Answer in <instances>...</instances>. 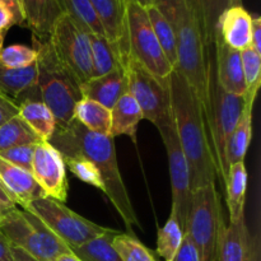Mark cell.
<instances>
[{"label": "cell", "mask_w": 261, "mask_h": 261, "mask_svg": "<svg viewBox=\"0 0 261 261\" xmlns=\"http://www.w3.org/2000/svg\"><path fill=\"white\" fill-rule=\"evenodd\" d=\"M244 107V97L226 93L217 84L216 78H213L206 129H208L212 152L216 162L217 175L222 180L223 185H226L227 173H228L224 161L226 145L240 117L242 116Z\"/></svg>", "instance_id": "cell-9"}, {"label": "cell", "mask_w": 261, "mask_h": 261, "mask_svg": "<svg viewBox=\"0 0 261 261\" xmlns=\"http://www.w3.org/2000/svg\"><path fill=\"white\" fill-rule=\"evenodd\" d=\"M0 4L4 5L9 13L12 14L14 24L17 25H25L24 15H23L22 7H20L19 0H0Z\"/></svg>", "instance_id": "cell-41"}, {"label": "cell", "mask_w": 261, "mask_h": 261, "mask_svg": "<svg viewBox=\"0 0 261 261\" xmlns=\"http://www.w3.org/2000/svg\"><path fill=\"white\" fill-rule=\"evenodd\" d=\"M64 14L69 15L86 32L103 36L105 31L89 0H58Z\"/></svg>", "instance_id": "cell-31"}, {"label": "cell", "mask_w": 261, "mask_h": 261, "mask_svg": "<svg viewBox=\"0 0 261 261\" xmlns=\"http://www.w3.org/2000/svg\"><path fill=\"white\" fill-rule=\"evenodd\" d=\"M31 172L46 196L65 203L69 190L66 166L59 150L51 143L41 142L36 145Z\"/></svg>", "instance_id": "cell-13"}, {"label": "cell", "mask_w": 261, "mask_h": 261, "mask_svg": "<svg viewBox=\"0 0 261 261\" xmlns=\"http://www.w3.org/2000/svg\"><path fill=\"white\" fill-rule=\"evenodd\" d=\"M127 92L135 98L144 120L152 122L158 132L173 125L170 86H165L132 58L124 63Z\"/></svg>", "instance_id": "cell-10"}, {"label": "cell", "mask_w": 261, "mask_h": 261, "mask_svg": "<svg viewBox=\"0 0 261 261\" xmlns=\"http://www.w3.org/2000/svg\"><path fill=\"white\" fill-rule=\"evenodd\" d=\"M103 27L106 38L114 46L124 66L127 58L126 7L127 0H89Z\"/></svg>", "instance_id": "cell-15"}, {"label": "cell", "mask_w": 261, "mask_h": 261, "mask_svg": "<svg viewBox=\"0 0 261 261\" xmlns=\"http://www.w3.org/2000/svg\"><path fill=\"white\" fill-rule=\"evenodd\" d=\"M83 98L92 99L111 110L119 98L127 93V81L122 66L105 75L91 78L81 84Z\"/></svg>", "instance_id": "cell-20"}, {"label": "cell", "mask_w": 261, "mask_h": 261, "mask_svg": "<svg viewBox=\"0 0 261 261\" xmlns=\"http://www.w3.org/2000/svg\"><path fill=\"white\" fill-rule=\"evenodd\" d=\"M214 78L226 93L241 97L246 93L241 51L228 47L218 37L214 45Z\"/></svg>", "instance_id": "cell-16"}, {"label": "cell", "mask_w": 261, "mask_h": 261, "mask_svg": "<svg viewBox=\"0 0 261 261\" xmlns=\"http://www.w3.org/2000/svg\"><path fill=\"white\" fill-rule=\"evenodd\" d=\"M0 234L13 247L24 250L38 261H55L70 249L28 209L15 206L0 217Z\"/></svg>", "instance_id": "cell-5"}, {"label": "cell", "mask_w": 261, "mask_h": 261, "mask_svg": "<svg viewBox=\"0 0 261 261\" xmlns=\"http://www.w3.org/2000/svg\"><path fill=\"white\" fill-rule=\"evenodd\" d=\"M241 63L244 70L246 93L244 96V111L252 112L255 99L261 86V54L252 47H247L241 51Z\"/></svg>", "instance_id": "cell-29"}, {"label": "cell", "mask_w": 261, "mask_h": 261, "mask_svg": "<svg viewBox=\"0 0 261 261\" xmlns=\"http://www.w3.org/2000/svg\"><path fill=\"white\" fill-rule=\"evenodd\" d=\"M25 209L38 217L70 250L103 236L112 229L88 221L69 209L64 203L48 196L32 201Z\"/></svg>", "instance_id": "cell-8"}, {"label": "cell", "mask_w": 261, "mask_h": 261, "mask_svg": "<svg viewBox=\"0 0 261 261\" xmlns=\"http://www.w3.org/2000/svg\"><path fill=\"white\" fill-rule=\"evenodd\" d=\"M119 233L116 229L99 236L79 247H74L70 251L82 261H122L112 247V239Z\"/></svg>", "instance_id": "cell-32"}, {"label": "cell", "mask_w": 261, "mask_h": 261, "mask_svg": "<svg viewBox=\"0 0 261 261\" xmlns=\"http://www.w3.org/2000/svg\"><path fill=\"white\" fill-rule=\"evenodd\" d=\"M18 112H19V105L0 92V126L9 121L12 117L17 116Z\"/></svg>", "instance_id": "cell-39"}, {"label": "cell", "mask_w": 261, "mask_h": 261, "mask_svg": "<svg viewBox=\"0 0 261 261\" xmlns=\"http://www.w3.org/2000/svg\"><path fill=\"white\" fill-rule=\"evenodd\" d=\"M25 27L33 33V40H48L55 20L63 14L58 0H19Z\"/></svg>", "instance_id": "cell-21"}, {"label": "cell", "mask_w": 261, "mask_h": 261, "mask_svg": "<svg viewBox=\"0 0 261 261\" xmlns=\"http://www.w3.org/2000/svg\"><path fill=\"white\" fill-rule=\"evenodd\" d=\"M0 92L18 105L24 101H41L36 63L17 69L0 65Z\"/></svg>", "instance_id": "cell-19"}, {"label": "cell", "mask_w": 261, "mask_h": 261, "mask_svg": "<svg viewBox=\"0 0 261 261\" xmlns=\"http://www.w3.org/2000/svg\"><path fill=\"white\" fill-rule=\"evenodd\" d=\"M12 25H14L12 14H10L9 10L4 5L0 4V33L5 35Z\"/></svg>", "instance_id": "cell-44"}, {"label": "cell", "mask_w": 261, "mask_h": 261, "mask_svg": "<svg viewBox=\"0 0 261 261\" xmlns=\"http://www.w3.org/2000/svg\"><path fill=\"white\" fill-rule=\"evenodd\" d=\"M0 181L7 189L15 205L19 208H25L32 201L46 196L45 191L38 185L32 172L17 167L2 158H0Z\"/></svg>", "instance_id": "cell-18"}, {"label": "cell", "mask_w": 261, "mask_h": 261, "mask_svg": "<svg viewBox=\"0 0 261 261\" xmlns=\"http://www.w3.org/2000/svg\"><path fill=\"white\" fill-rule=\"evenodd\" d=\"M144 120L143 112L134 97L127 92L119 98L111 109V129L110 137L126 135L133 143H137V132L139 122Z\"/></svg>", "instance_id": "cell-22"}, {"label": "cell", "mask_w": 261, "mask_h": 261, "mask_svg": "<svg viewBox=\"0 0 261 261\" xmlns=\"http://www.w3.org/2000/svg\"><path fill=\"white\" fill-rule=\"evenodd\" d=\"M147 14L150 20L154 35L162 47L163 54L167 58L168 63L172 65L173 69L177 68V45H176L175 32L168 23V20L163 17L162 13L158 10L155 5L147 8Z\"/></svg>", "instance_id": "cell-30"}, {"label": "cell", "mask_w": 261, "mask_h": 261, "mask_svg": "<svg viewBox=\"0 0 261 261\" xmlns=\"http://www.w3.org/2000/svg\"><path fill=\"white\" fill-rule=\"evenodd\" d=\"M224 227L217 184H208L194 190L185 234L190 237L199 261H217Z\"/></svg>", "instance_id": "cell-6"}, {"label": "cell", "mask_w": 261, "mask_h": 261, "mask_svg": "<svg viewBox=\"0 0 261 261\" xmlns=\"http://www.w3.org/2000/svg\"><path fill=\"white\" fill-rule=\"evenodd\" d=\"M172 261H199L195 247H194L193 242L188 234H185V237H184L182 245H181L180 250Z\"/></svg>", "instance_id": "cell-40"}, {"label": "cell", "mask_w": 261, "mask_h": 261, "mask_svg": "<svg viewBox=\"0 0 261 261\" xmlns=\"http://www.w3.org/2000/svg\"><path fill=\"white\" fill-rule=\"evenodd\" d=\"M254 17L244 8L234 5L222 13L217 23V37L233 50L242 51L251 47Z\"/></svg>", "instance_id": "cell-17"}, {"label": "cell", "mask_w": 261, "mask_h": 261, "mask_svg": "<svg viewBox=\"0 0 261 261\" xmlns=\"http://www.w3.org/2000/svg\"><path fill=\"white\" fill-rule=\"evenodd\" d=\"M227 205H228L229 222L239 221L245 217V201H246L247 171L244 162L232 165L228 168L226 181Z\"/></svg>", "instance_id": "cell-25"}, {"label": "cell", "mask_w": 261, "mask_h": 261, "mask_svg": "<svg viewBox=\"0 0 261 261\" xmlns=\"http://www.w3.org/2000/svg\"><path fill=\"white\" fill-rule=\"evenodd\" d=\"M74 120L89 132L101 135H110L111 110L96 101L82 98L74 110Z\"/></svg>", "instance_id": "cell-26"}, {"label": "cell", "mask_w": 261, "mask_h": 261, "mask_svg": "<svg viewBox=\"0 0 261 261\" xmlns=\"http://www.w3.org/2000/svg\"><path fill=\"white\" fill-rule=\"evenodd\" d=\"M55 261H82L78 256L73 254V252H68V254H63L58 257Z\"/></svg>", "instance_id": "cell-47"}, {"label": "cell", "mask_w": 261, "mask_h": 261, "mask_svg": "<svg viewBox=\"0 0 261 261\" xmlns=\"http://www.w3.org/2000/svg\"><path fill=\"white\" fill-rule=\"evenodd\" d=\"M3 42H4V35H2V33H0V45L3 46Z\"/></svg>", "instance_id": "cell-49"}, {"label": "cell", "mask_w": 261, "mask_h": 261, "mask_svg": "<svg viewBox=\"0 0 261 261\" xmlns=\"http://www.w3.org/2000/svg\"><path fill=\"white\" fill-rule=\"evenodd\" d=\"M15 203L12 200V198H10V195L8 194L7 189L4 188V185L2 184V181H0V217L3 216V214L8 213L9 211H12V209L15 208Z\"/></svg>", "instance_id": "cell-42"}, {"label": "cell", "mask_w": 261, "mask_h": 261, "mask_svg": "<svg viewBox=\"0 0 261 261\" xmlns=\"http://www.w3.org/2000/svg\"><path fill=\"white\" fill-rule=\"evenodd\" d=\"M135 3H138V4L140 5V7H143L144 9H147V8L152 7V5H154L155 0H134Z\"/></svg>", "instance_id": "cell-48"}, {"label": "cell", "mask_w": 261, "mask_h": 261, "mask_svg": "<svg viewBox=\"0 0 261 261\" xmlns=\"http://www.w3.org/2000/svg\"><path fill=\"white\" fill-rule=\"evenodd\" d=\"M38 50L37 88L41 102L53 112L56 129L69 126L74 120L76 103L83 98L81 83L56 56L50 41L33 40Z\"/></svg>", "instance_id": "cell-4"}, {"label": "cell", "mask_w": 261, "mask_h": 261, "mask_svg": "<svg viewBox=\"0 0 261 261\" xmlns=\"http://www.w3.org/2000/svg\"><path fill=\"white\" fill-rule=\"evenodd\" d=\"M88 38L91 42L92 78L105 75L114 69L122 66L121 59L106 37L88 32Z\"/></svg>", "instance_id": "cell-28"}, {"label": "cell", "mask_w": 261, "mask_h": 261, "mask_svg": "<svg viewBox=\"0 0 261 261\" xmlns=\"http://www.w3.org/2000/svg\"><path fill=\"white\" fill-rule=\"evenodd\" d=\"M63 160L65 162V166H68L69 171L78 180L84 184H88L103 193L105 185L102 181V176L93 162L82 155H66V157H63Z\"/></svg>", "instance_id": "cell-36"}, {"label": "cell", "mask_w": 261, "mask_h": 261, "mask_svg": "<svg viewBox=\"0 0 261 261\" xmlns=\"http://www.w3.org/2000/svg\"><path fill=\"white\" fill-rule=\"evenodd\" d=\"M112 247L122 261H155L152 252L132 234L121 232L115 234Z\"/></svg>", "instance_id": "cell-35"}, {"label": "cell", "mask_w": 261, "mask_h": 261, "mask_svg": "<svg viewBox=\"0 0 261 261\" xmlns=\"http://www.w3.org/2000/svg\"><path fill=\"white\" fill-rule=\"evenodd\" d=\"M206 42L214 50L217 41V23L224 10L242 5V0H189Z\"/></svg>", "instance_id": "cell-23"}, {"label": "cell", "mask_w": 261, "mask_h": 261, "mask_svg": "<svg viewBox=\"0 0 261 261\" xmlns=\"http://www.w3.org/2000/svg\"><path fill=\"white\" fill-rule=\"evenodd\" d=\"M48 143L59 150L61 157L82 155L93 162L102 176L103 194L121 217L125 227L130 232L133 231V227H140L120 172L114 138L89 132L76 120H73L69 126L56 129Z\"/></svg>", "instance_id": "cell-2"}, {"label": "cell", "mask_w": 261, "mask_h": 261, "mask_svg": "<svg viewBox=\"0 0 261 261\" xmlns=\"http://www.w3.org/2000/svg\"><path fill=\"white\" fill-rule=\"evenodd\" d=\"M155 261H157V260H155Z\"/></svg>", "instance_id": "cell-51"}, {"label": "cell", "mask_w": 261, "mask_h": 261, "mask_svg": "<svg viewBox=\"0 0 261 261\" xmlns=\"http://www.w3.org/2000/svg\"><path fill=\"white\" fill-rule=\"evenodd\" d=\"M185 232L178 224L177 219L170 214L165 226L158 229L157 254L163 261H172L182 245Z\"/></svg>", "instance_id": "cell-33"}, {"label": "cell", "mask_w": 261, "mask_h": 261, "mask_svg": "<svg viewBox=\"0 0 261 261\" xmlns=\"http://www.w3.org/2000/svg\"><path fill=\"white\" fill-rule=\"evenodd\" d=\"M251 47L261 54V18L254 17L251 32Z\"/></svg>", "instance_id": "cell-43"}, {"label": "cell", "mask_w": 261, "mask_h": 261, "mask_svg": "<svg viewBox=\"0 0 261 261\" xmlns=\"http://www.w3.org/2000/svg\"><path fill=\"white\" fill-rule=\"evenodd\" d=\"M2 48H3V46H2V45H0V51H2Z\"/></svg>", "instance_id": "cell-50"}, {"label": "cell", "mask_w": 261, "mask_h": 261, "mask_svg": "<svg viewBox=\"0 0 261 261\" xmlns=\"http://www.w3.org/2000/svg\"><path fill=\"white\" fill-rule=\"evenodd\" d=\"M170 94L173 126L190 171L191 191L216 184L218 175L203 107L176 69L170 78Z\"/></svg>", "instance_id": "cell-3"}, {"label": "cell", "mask_w": 261, "mask_h": 261, "mask_svg": "<svg viewBox=\"0 0 261 261\" xmlns=\"http://www.w3.org/2000/svg\"><path fill=\"white\" fill-rule=\"evenodd\" d=\"M163 17L172 27L177 45V68L209 115L212 82L214 78V50L208 45L189 0H155Z\"/></svg>", "instance_id": "cell-1"}, {"label": "cell", "mask_w": 261, "mask_h": 261, "mask_svg": "<svg viewBox=\"0 0 261 261\" xmlns=\"http://www.w3.org/2000/svg\"><path fill=\"white\" fill-rule=\"evenodd\" d=\"M51 46L61 63L73 73L79 83L92 78L91 42L88 32L79 27L69 15L61 14L48 36Z\"/></svg>", "instance_id": "cell-11"}, {"label": "cell", "mask_w": 261, "mask_h": 261, "mask_svg": "<svg viewBox=\"0 0 261 261\" xmlns=\"http://www.w3.org/2000/svg\"><path fill=\"white\" fill-rule=\"evenodd\" d=\"M18 116L27 124L41 142H50L56 130L53 112L41 101H24L19 105Z\"/></svg>", "instance_id": "cell-24"}, {"label": "cell", "mask_w": 261, "mask_h": 261, "mask_svg": "<svg viewBox=\"0 0 261 261\" xmlns=\"http://www.w3.org/2000/svg\"><path fill=\"white\" fill-rule=\"evenodd\" d=\"M160 135L165 144L168 160V170H170L171 193H172L171 214L177 219L184 232H186L191 206V195H193L190 171H189L188 162L178 143L175 126L172 125V126L161 130Z\"/></svg>", "instance_id": "cell-12"}, {"label": "cell", "mask_w": 261, "mask_h": 261, "mask_svg": "<svg viewBox=\"0 0 261 261\" xmlns=\"http://www.w3.org/2000/svg\"><path fill=\"white\" fill-rule=\"evenodd\" d=\"M126 40L127 56L161 83L170 86L171 74L175 69L163 54L148 18L147 9L134 0H127Z\"/></svg>", "instance_id": "cell-7"}, {"label": "cell", "mask_w": 261, "mask_h": 261, "mask_svg": "<svg viewBox=\"0 0 261 261\" xmlns=\"http://www.w3.org/2000/svg\"><path fill=\"white\" fill-rule=\"evenodd\" d=\"M10 249H12L13 261H38L33 256H31L28 252H25L24 250L18 249V247H13V246H10Z\"/></svg>", "instance_id": "cell-46"}, {"label": "cell", "mask_w": 261, "mask_h": 261, "mask_svg": "<svg viewBox=\"0 0 261 261\" xmlns=\"http://www.w3.org/2000/svg\"><path fill=\"white\" fill-rule=\"evenodd\" d=\"M251 139L252 112L244 111L226 145L224 161H226L227 171H228V168L232 165L245 162V157H246V153L250 147V143H251Z\"/></svg>", "instance_id": "cell-27"}, {"label": "cell", "mask_w": 261, "mask_h": 261, "mask_svg": "<svg viewBox=\"0 0 261 261\" xmlns=\"http://www.w3.org/2000/svg\"><path fill=\"white\" fill-rule=\"evenodd\" d=\"M38 58V50L24 45H10L0 51V65L9 69L24 68L35 64Z\"/></svg>", "instance_id": "cell-37"}, {"label": "cell", "mask_w": 261, "mask_h": 261, "mask_svg": "<svg viewBox=\"0 0 261 261\" xmlns=\"http://www.w3.org/2000/svg\"><path fill=\"white\" fill-rule=\"evenodd\" d=\"M38 144V143H37ZM37 144H27V145H17L9 149H5L0 152V158L17 167L23 168L31 172V166H32L33 152Z\"/></svg>", "instance_id": "cell-38"}, {"label": "cell", "mask_w": 261, "mask_h": 261, "mask_svg": "<svg viewBox=\"0 0 261 261\" xmlns=\"http://www.w3.org/2000/svg\"><path fill=\"white\" fill-rule=\"evenodd\" d=\"M259 237L252 236L244 218L224 227L218 245L217 261H259Z\"/></svg>", "instance_id": "cell-14"}, {"label": "cell", "mask_w": 261, "mask_h": 261, "mask_svg": "<svg viewBox=\"0 0 261 261\" xmlns=\"http://www.w3.org/2000/svg\"><path fill=\"white\" fill-rule=\"evenodd\" d=\"M37 143H40V140L18 115L0 126V152L17 145Z\"/></svg>", "instance_id": "cell-34"}, {"label": "cell", "mask_w": 261, "mask_h": 261, "mask_svg": "<svg viewBox=\"0 0 261 261\" xmlns=\"http://www.w3.org/2000/svg\"><path fill=\"white\" fill-rule=\"evenodd\" d=\"M0 261H13L10 245L2 234H0Z\"/></svg>", "instance_id": "cell-45"}]
</instances>
